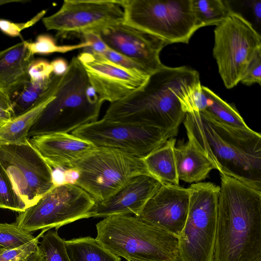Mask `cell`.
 Masks as SVG:
<instances>
[{
  "mask_svg": "<svg viewBox=\"0 0 261 261\" xmlns=\"http://www.w3.org/2000/svg\"><path fill=\"white\" fill-rule=\"evenodd\" d=\"M188 141L220 174L261 191V135L236 127L205 112L187 113L184 120Z\"/></svg>",
  "mask_w": 261,
  "mask_h": 261,
  "instance_id": "6da1fadb",
  "label": "cell"
},
{
  "mask_svg": "<svg viewBox=\"0 0 261 261\" xmlns=\"http://www.w3.org/2000/svg\"><path fill=\"white\" fill-rule=\"evenodd\" d=\"M200 83L198 72L190 67L164 65L140 90L111 103L102 118L158 127L175 137L186 115L181 102Z\"/></svg>",
  "mask_w": 261,
  "mask_h": 261,
  "instance_id": "7a4b0ae2",
  "label": "cell"
},
{
  "mask_svg": "<svg viewBox=\"0 0 261 261\" xmlns=\"http://www.w3.org/2000/svg\"><path fill=\"white\" fill-rule=\"evenodd\" d=\"M213 261L261 258V191L220 174Z\"/></svg>",
  "mask_w": 261,
  "mask_h": 261,
  "instance_id": "3957f363",
  "label": "cell"
},
{
  "mask_svg": "<svg viewBox=\"0 0 261 261\" xmlns=\"http://www.w3.org/2000/svg\"><path fill=\"white\" fill-rule=\"evenodd\" d=\"M96 227V240L127 261H178V237L139 217L110 216L97 223Z\"/></svg>",
  "mask_w": 261,
  "mask_h": 261,
  "instance_id": "277c9868",
  "label": "cell"
},
{
  "mask_svg": "<svg viewBox=\"0 0 261 261\" xmlns=\"http://www.w3.org/2000/svg\"><path fill=\"white\" fill-rule=\"evenodd\" d=\"M103 102L76 57L62 75L55 98L44 110L38 133L72 132L97 120Z\"/></svg>",
  "mask_w": 261,
  "mask_h": 261,
  "instance_id": "5b68a950",
  "label": "cell"
},
{
  "mask_svg": "<svg viewBox=\"0 0 261 261\" xmlns=\"http://www.w3.org/2000/svg\"><path fill=\"white\" fill-rule=\"evenodd\" d=\"M123 22L165 41L188 43L200 28L191 0H121Z\"/></svg>",
  "mask_w": 261,
  "mask_h": 261,
  "instance_id": "8992f818",
  "label": "cell"
},
{
  "mask_svg": "<svg viewBox=\"0 0 261 261\" xmlns=\"http://www.w3.org/2000/svg\"><path fill=\"white\" fill-rule=\"evenodd\" d=\"M70 167L80 172L76 185L96 202L108 199L134 176L151 175L143 159L105 147H96Z\"/></svg>",
  "mask_w": 261,
  "mask_h": 261,
  "instance_id": "52a82bcc",
  "label": "cell"
},
{
  "mask_svg": "<svg viewBox=\"0 0 261 261\" xmlns=\"http://www.w3.org/2000/svg\"><path fill=\"white\" fill-rule=\"evenodd\" d=\"M188 188L189 210L178 237V261H213L219 186L199 182Z\"/></svg>",
  "mask_w": 261,
  "mask_h": 261,
  "instance_id": "ba28073f",
  "label": "cell"
},
{
  "mask_svg": "<svg viewBox=\"0 0 261 261\" xmlns=\"http://www.w3.org/2000/svg\"><path fill=\"white\" fill-rule=\"evenodd\" d=\"M261 48V37L252 24L232 11L214 29L213 55L227 89L240 82L255 51Z\"/></svg>",
  "mask_w": 261,
  "mask_h": 261,
  "instance_id": "9c48e42d",
  "label": "cell"
},
{
  "mask_svg": "<svg viewBox=\"0 0 261 261\" xmlns=\"http://www.w3.org/2000/svg\"><path fill=\"white\" fill-rule=\"evenodd\" d=\"M95 200L83 189L74 185L55 187L35 204L19 212L16 223L31 232L48 230L75 221L91 217Z\"/></svg>",
  "mask_w": 261,
  "mask_h": 261,
  "instance_id": "30bf717a",
  "label": "cell"
},
{
  "mask_svg": "<svg viewBox=\"0 0 261 261\" xmlns=\"http://www.w3.org/2000/svg\"><path fill=\"white\" fill-rule=\"evenodd\" d=\"M96 147L110 148L143 159L174 136L159 128L102 118L72 132Z\"/></svg>",
  "mask_w": 261,
  "mask_h": 261,
  "instance_id": "8fae6325",
  "label": "cell"
},
{
  "mask_svg": "<svg viewBox=\"0 0 261 261\" xmlns=\"http://www.w3.org/2000/svg\"><path fill=\"white\" fill-rule=\"evenodd\" d=\"M0 165L25 208L55 187L50 167L28 139L20 144H0Z\"/></svg>",
  "mask_w": 261,
  "mask_h": 261,
  "instance_id": "7c38bea8",
  "label": "cell"
},
{
  "mask_svg": "<svg viewBox=\"0 0 261 261\" xmlns=\"http://www.w3.org/2000/svg\"><path fill=\"white\" fill-rule=\"evenodd\" d=\"M42 20L47 30L63 37L123 22L124 12L121 0H65L58 11Z\"/></svg>",
  "mask_w": 261,
  "mask_h": 261,
  "instance_id": "4fadbf2b",
  "label": "cell"
},
{
  "mask_svg": "<svg viewBox=\"0 0 261 261\" xmlns=\"http://www.w3.org/2000/svg\"><path fill=\"white\" fill-rule=\"evenodd\" d=\"M99 99L111 103L142 88L150 75L121 66L100 54L84 51L77 57Z\"/></svg>",
  "mask_w": 261,
  "mask_h": 261,
  "instance_id": "5bb4252c",
  "label": "cell"
},
{
  "mask_svg": "<svg viewBox=\"0 0 261 261\" xmlns=\"http://www.w3.org/2000/svg\"><path fill=\"white\" fill-rule=\"evenodd\" d=\"M95 31L109 48L137 63L149 75L164 66L160 53L169 44L161 39L123 22Z\"/></svg>",
  "mask_w": 261,
  "mask_h": 261,
  "instance_id": "9a60e30c",
  "label": "cell"
},
{
  "mask_svg": "<svg viewBox=\"0 0 261 261\" xmlns=\"http://www.w3.org/2000/svg\"><path fill=\"white\" fill-rule=\"evenodd\" d=\"M189 199V188L163 184L147 201L138 217L178 237L186 221Z\"/></svg>",
  "mask_w": 261,
  "mask_h": 261,
  "instance_id": "2e32d148",
  "label": "cell"
},
{
  "mask_svg": "<svg viewBox=\"0 0 261 261\" xmlns=\"http://www.w3.org/2000/svg\"><path fill=\"white\" fill-rule=\"evenodd\" d=\"M163 184L150 175L134 176L107 200L95 202L90 211L91 217L122 215L138 217L147 201Z\"/></svg>",
  "mask_w": 261,
  "mask_h": 261,
  "instance_id": "e0dca14e",
  "label": "cell"
},
{
  "mask_svg": "<svg viewBox=\"0 0 261 261\" xmlns=\"http://www.w3.org/2000/svg\"><path fill=\"white\" fill-rule=\"evenodd\" d=\"M28 140L50 167L69 168L96 148L66 133H38Z\"/></svg>",
  "mask_w": 261,
  "mask_h": 261,
  "instance_id": "ac0fdd59",
  "label": "cell"
},
{
  "mask_svg": "<svg viewBox=\"0 0 261 261\" xmlns=\"http://www.w3.org/2000/svg\"><path fill=\"white\" fill-rule=\"evenodd\" d=\"M62 76L56 75L49 90L32 107L0 127V144H17L27 140L31 127L38 121L45 109L55 98Z\"/></svg>",
  "mask_w": 261,
  "mask_h": 261,
  "instance_id": "d6986e66",
  "label": "cell"
},
{
  "mask_svg": "<svg viewBox=\"0 0 261 261\" xmlns=\"http://www.w3.org/2000/svg\"><path fill=\"white\" fill-rule=\"evenodd\" d=\"M34 60L25 41L0 51V86L9 91L27 79Z\"/></svg>",
  "mask_w": 261,
  "mask_h": 261,
  "instance_id": "ffe728a7",
  "label": "cell"
},
{
  "mask_svg": "<svg viewBox=\"0 0 261 261\" xmlns=\"http://www.w3.org/2000/svg\"><path fill=\"white\" fill-rule=\"evenodd\" d=\"M174 155L179 180L199 182L215 169L212 162L189 141L175 146Z\"/></svg>",
  "mask_w": 261,
  "mask_h": 261,
  "instance_id": "44dd1931",
  "label": "cell"
},
{
  "mask_svg": "<svg viewBox=\"0 0 261 261\" xmlns=\"http://www.w3.org/2000/svg\"><path fill=\"white\" fill-rule=\"evenodd\" d=\"M176 139L171 138L143 158L149 173L164 184L179 185L174 155Z\"/></svg>",
  "mask_w": 261,
  "mask_h": 261,
  "instance_id": "7402d4cb",
  "label": "cell"
},
{
  "mask_svg": "<svg viewBox=\"0 0 261 261\" xmlns=\"http://www.w3.org/2000/svg\"><path fill=\"white\" fill-rule=\"evenodd\" d=\"M56 77L37 81L29 77L18 85L9 90L15 116L28 110L36 104L49 90Z\"/></svg>",
  "mask_w": 261,
  "mask_h": 261,
  "instance_id": "603a6c76",
  "label": "cell"
},
{
  "mask_svg": "<svg viewBox=\"0 0 261 261\" xmlns=\"http://www.w3.org/2000/svg\"><path fill=\"white\" fill-rule=\"evenodd\" d=\"M67 253L70 261H121L101 245L95 238L85 237L65 240Z\"/></svg>",
  "mask_w": 261,
  "mask_h": 261,
  "instance_id": "cb8c5ba5",
  "label": "cell"
},
{
  "mask_svg": "<svg viewBox=\"0 0 261 261\" xmlns=\"http://www.w3.org/2000/svg\"><path fill=\"white\" fill-rule=\"evenodd\" d=\"M192 8L200 28L217 25L233 11L229 2L222 0H191Z\"/></svg>",
  "mask_w": 261,
  "mask_h": 261,
  "instance_id": "d4e9b609",
  "label": "cell"
},
{
  "mask_svg": "<svg viewBox=\"0 0 261 261\" xmlns=\"http://www.w3.org/2000/svg\"><path fill=\"white\" fill-rule=\"evenodd\" d=\"M202 90L210 99L208 106L202 112L229 125L244 128L249 127L233 104L224 101L207 87L202 86Z\"/></svg>",
  "mask_w": 261,
  "mask_h": 261,
  "instance_id": "484cf974",
  "label": "cell"
},
{
  "mask_svg": "<svg viewBox=\"0 0 261 261\" xmlns=\"http://www.w3.org/2000/svg\"><path fill=\"white\" fill-rule=\"evenodd\" d=\"M26 44L31 56L35 54H49L55 53H65L74 50L84 48L90 46L89 42H82L73 45H59L51 36L43 34L38 36L35 42L25 41Z\"/></svg>",
  "mask_w": 261,
  "mask_h": 261,
  "instance_id": "4316f807",
  "label": "cell"
},
{
  "mask_svg": "<svg viewBox=\"0 0 261 261\" xmlns=\"http://www.w3.org/2000/svg\"><path fill=\"white\" fill-rule=\"evenodd\" d=\"M35 238L31 232L21 228L15 222L0 223V249L19 248Z\"/></svg>",
  "mask_w": 261,
  "mask_h": 261,
  "instance_id": "83f0119b",
  "label": "cell"
},
{
  "mask_svg": "<svg viewBox=\"0 0 261 261\" xmlns=\"http://www.w3.org/2000/svg\"><path fill=\"white\" fill-rule=\"evenodd\" d=\"M45 261H70L67 253L65 240L57 230H48L42 237L39 245Z\"/></svg>",
  "mask_w": 261,
  "mask_h": 261,
  "instance_id": "f1b7e54d",
  "label": "cell"
},
{
  "mask_svg": "<svg viewBox=\"0 0 261 261\" xmlns=\"http://www.w3.org/2000/svg\"><path fill=\"white\" fill-rule=\"evenodd\" d=\"M0 208L21 212L25 207L14 191L6 172L0 165Z\"/></svg>",
  "mask_w": 261,
  "mask_h": 261,
  "instance_id": "f546056e",
  "label": "cell"
},
{
  "mask_svg": "<svg viewBox=\"0 0 261 261\" xmlns=\"http://www.w3.org/2000/svg\"><path fill=\"white\" fill-rule=\"evenodd\" d=\"M46 231L42 230L34 240L19 248L0 249V261H18L26 258L37 250L39 247V239Z\"/></svg>",
  "mask_w": 261,
  "mask_h": 261,
  "instance_id": "4dcf8cb0",
  "label": "cell"
},
{
  "mask_svg": "<svg viewBox=\"0 0 261 261\" xmlns=\"http://www.w3.org/2000/svg\"><path fill=\"white\" fill-rule=\"evenodd\" d=\"M243 84L250 86L254 84H261V48L255 53L249 63L240 81Z\"/></svg>",
  "mask_w": 261,
  "mask_h": 261,
  "instance_id": "1f68e13d",
  "label": "cell"
},
{
  "mask_svg": "<svg viewBox=\"0 0 261 261\" xmlns=\"http://www.w3.org/2000/svg\"><path fill=\"white\" fill-rule=\"evenodd\" d=\"M46 13V10H42L30 20L22 23H14L7 20L0 19V30L4 33L11 37L20 36L22 30L33 26L40 20Z\"/></svg>",
  "mask_w": 261,
  "mask_h": 261,
  "instance_id": "d6a6232c",
  "label": "cell"
},
{
  "mask_svg": "<svg viewBox=\"0 0 261 261\" xmlns=\"http://www.w3.org/2000/svg\"><path fill=\"white\" fill-rule=\"evenodd\" d=\"M53 68L47 61L43 59L34 60L28 70L30 80L37 81L50 77L53 75Z\"/></svg>",
  "mask_w": 261,
  "mask_h": 261,
  "instance_id": "836d02e7",
  "label": "cell"
},
{
  "mask_svg": "<svg viewBox=\"0 0 261 261\" xmlns=\"http://www.w3.org/2000/svg\"><path fill=\"white\" fill-rule=\"evenodd\" d=\"M15 116L9 91L0 86V127Z\"/></svg>",
  "mask_w": 261,
  "mask_h": 261,
  "instance_id": "e575fe53",
  "label": "cell"
},
{
  "mask_svg": "<svg viewBox=\"0 0 261 261\" xmlns=\"http://www.w3.org/2000/svg\"><path fill=\"white\" fill-rule=\"evenodd\" d=\"M100 54L105 57L110 61L121 66L147 73L144 69L137 63L110 48H108Z\"/></svg>",
  "mask_w": 261,
  "mask_h": 261,
  "instance_id": "d590c367",
  "label": "cell"
},
{
  "mask_svg": "<svg viewBox=\"0 0 261 261\" xmlns=\"http://www.w3.org/2000/svg\"><path fill=\"white\" fill-rule=\"evenodd\" d=\"M81 36L84 40L83 42L91 43L90 46L83 48L84 51L101 54L109 48L95 31L86 32L82 34Z\"/></svg>",
  "mask_w": 261,
  "mask_h": 261,
  "instance_id": "8d00e7d4",
  "label": "cell"
},
{
  "mask_svg": "<svg viewBox=\"0 0 261 261\" xmlns=\"http://www.w3.org/2000/svg\"><path fill=\"white\" fill-rule=\"evenodd\" d=\"M50 167V166H49ZM52 182L54 187H58L65 184V168L61 167H50Z\"/></svg>",
  "mask_w": 261,
  "mask_h": 261,
  "instance_id": "74e56055",
  "label": "cell"
},
{
  "mask_svg": "<svg viewBox=\"0 0 261 261\" xmlns=\"http://www.w3.org/2000/svg\"><path fill=\"white\" fill-rule=\"evenodd\" d=\"M53 73L56 75L62 76L66 72L68 65L66 60L62 58L55 59L50 63Z\"/></svg>",
  "mask_w": 261,
  "mask_h": 261,
  "instance_id": "f35d334b",
  "label": "cell"
},
{
  "mask_svg": "<svg viewBox=\"0 0 261 261\" xmlns=\"http://www.w3.org/2000/svg\"><path fill=\"white\" fill-rule=\"evenodd\" d=\"M64 173L65 184L76 185L80 176L79 171L74 167H70L65 168Z\"/></svg>",
  "mask_w": 261,
  "mask_h": 261,
  "instance_id": "ab89813d",
  "label": "cell"
},
{
  "mask_svg": "<svg viewBox=\"0 0 261 261\" xmlns=\"http://www.w3.org/2000/svg\"><path fill=\"white\" fill-rule=\"evenodd\" d=\"M252 12L256 21L259 23L261 19V1H253L250 4Z\"/></svg>",
  "mask_w": 261,
  "mask_h": 261,
  "instance_id": "60d3db41",
  "label": "cell"
},
{
  "mask_svg": "<svg viewBox=\"0 0 261 261\" xmlns=\"http://www.w3.org/2000/svg\"><path fill=\"white\" fill-rule=\"evenodd\" d=\"M18 261H45L44 255L39 247L37 250L25 258Z\"/></svg>",
  "mask_w": 261,
  "mask_h": 261,
  "instance_id": "b9f144b4",
  "label": "cell"
},
{
  "mask_svg": "<svg viewBox=\"0 0 261 261\" xmlns=\"http://www.w3.org/2000/svg\"><path fill=\"white\" fill-rule=\"evenodd\" d=\"M21 2V1H3V0H0V5H3V4H7V3H13V2Z\"/></svg>",
  "mask_w": 261,
  "mask_h": 261,
  "instance_id": "7bdbcfd3",
  "label": "cell"
},
{
  "mask_svg": "<svg viewBox=\"0 0 261 261\" xmlns=\"http://www.w3.org/2000/svg\"><path fill=\"white\" fill-rule=\"evenodd\" d=\"M128 261H152V260H128Z\"/></svg>",
  "mask_w": 261,
  "mask_h": 261,
  "instance_id": "ee69618b",
  "label": "cell"
},
{
  "mask_svg": "<svg viewBox=\"0 0 261 261\" xmlns=\"http://www.w3.org/2000/svg\"><path fill=\"white\" fill-rule=\"evenodd\" d=\"M255 261H261V258L258 259H257V260H255Z\"/></svg>",
  "mask_w": 261,
  "mask_h": 261,
  "instance_id": "f6af8a7d",
  "label": "cell"
}]
</instances>
